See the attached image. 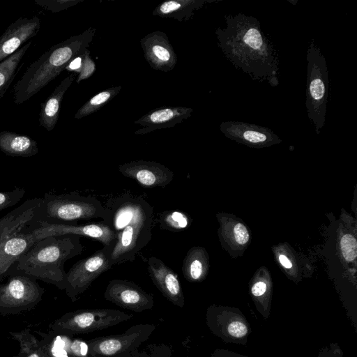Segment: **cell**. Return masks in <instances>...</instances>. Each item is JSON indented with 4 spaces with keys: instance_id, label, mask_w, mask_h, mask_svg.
<instances>
[{
    "instance_id": "6da1fadb",
    "label": "cell",
    "mask_w": 357,
    "mask_h": 357,
    "mask_svg": "<svg viewBox=\"0 0 357 357\" xmlns=\"http://www.w3.org/2000/svg\"><path fill=\"white\" fill-rule=\"evenodd\" d=\"M225 19L226 26L215 31L218 45L224 55L252 79L278 86V54L258 20L243 13L227 15Z\"/></svg>"
},
{
    "instance_id": "7a4b0ae2",
    "label": "cell",
    "mask_w": 357,
    "mask_h": 357,
    "mask_svg": "<svg viewBox=\"0 0 357 357\" xmlns=\"http://www.w3.org/2000/svg\"><path fill=\"white\" fill-rule=\"evenodd\" d=\"M105 216L101 221L116 236L110 264L132 261L152 237L153 208L141 196L126 192L112 198L105 205Z\"/></svg>"
},
{
    "instance_id": "3957f363",
    "label": "cell",
    "mask_w": 357,
    "mask_h": 357,
    "mask_svg": "<svg viewBox=\"0 0 357 357\" xmlns=\"http://www.w3.org/2000/svg\"><path fill=\"white\" fill-rule=\"evenodd\" d=\"M80 237L72 234L51 236L36 241L14 264L11 272L21 273L65 289L64 264L82 252Z\"/></svg>"
},
{
    "instance_id": "277c9868",
    "label": "cell",
    "mask_w": 357,
    "mask_h": 357,
    "mask_svg": "<svg viewBox=\"0 0 357 357\" xmlns=\"http://www.w3.org/2000/svg\"><path fill=\"white\" fill-rule=\"evenodd\" d=\"M96 29L89 27L82 33L53 45L26 70L13 88L14 101L20 105L29 100L55 79L92 42Z\"/></svg>"
},
{
    "instance_id": "5b68a950",
    "label": "cell",
    "mask_w": 357,
    "mask_h": 357,
    "mask_svg": "<svg viewBox=\"0 0 357 357\" xmlns=\"http://www.w3.org/2000/svg\"><path fill=\"white\" fill-rule=\"evenodd\" d=\"M105 206L96 198L82 196L76 192L55 195L45 193L40 198L35 222L52 224H77L105 216Z\"/></svg>"
},
{
    "instance_id": "8992f818",
    "label": "cell",
    "mask_w": 357,
    "mask_h": 357,
    "mask_svg": "<svg viewBox=\"0 0 357 357\" xmlns=\"http://www.w3.org/2000/svg\"><path fill=\"white\" fill-rule=\"evenodd\" d=\"M305 106L308 119L319 134L326 121L329 79L326 61L321 50L312 40L307 50Z\"/></svg>"
},
{
    "instance_id": "52a82bcc",
    "label": "cell",
    "mask_w": 357,
    "mask_h": 357,
    "mask_svg": "<svg viewBox=\"0 0 357 357\" xmlns=\"http://www.w3.org/2000/svg\"><path fill=\"white\" fill-rule=\"evenodd\" d=\"M45 291L36 279L11 272L7 281L0 284V314H17L33 309Z\"/></svg>"
},
{
    "instance_id": "ba28073f",
    "label": "cell",
    "mask_w": 357,
    "mask_h": 357,
    "mask_svg": "<svg viewBox=\"0 0 357 357\" xmlns=\"http://www.w3.org/2000/svg\"><path fill=\"white\" fill-rule=\"evenodd\" d=\"M116 240L95 252L87 258L75 263L66 273L67 295L74 301L102 273L112 268L111 255Z\"/></svg>"
},
{
    "instance_id": "9c48e42d",
    "label": "cell",
    "mask_w": 357,
    "mask_h": 357,
    "mask_svg": "<svg viewBox=\"0 0 357 357\" xmlns=\"http://www.w3.org/2000/svg\"><path fill=\"white\" fill-rule=\"evenodd\" d=\"M24 230L31 234L36 241L51 236L77 235L95 239L103 245L110 244L116 240L115 234L102 222L90 224H52L35 222L28 225Z\"/></svg>"
},
{
    "instance_id": "30bf717a",
    "label": "cell",
    "mask_w": 357,
    "mask_h": 357,
    "mask_svg": "<svg viewBox=\"0 0 357 357\" xmlns=\"http://www.w3.org/2000/svg\"><path fill=\"white\" fill-rule=\"evenodd\" d=\"M107 310L77 311L66 313L50 324L51 332L58 335H73L105 328L114 324V314Z\"/></svg>"
},
{
    "instance_id": "8fae6325",
    "label": "cell",
    "mask_w": 357,
    "mask_h": 357,
    "mask_svg": "<svg viewBox=\"0 0 357 357\" xmlns=\"http://www.w3.org/2000/svg\"><path fill=\"white\" fill-rule=\"evenodd\" d=\"M119 171L145 188H165L174 178L171 169L154 161L139 160L126 162L119 166Z\"/></svg>"
},
{
    "instance_id": "7c38bea8",
    "label": "cell",
    "mask_w": 357,
    "mask_h": 357,
    "mask_svg": "<svg viewBox=\"0 0 357 357\" xmlns=\"http://www.w3.org/2000/svg\"><path fill=\"white\" fill-rule=\"evenodd\" d=\"M141 47L150 66L165 73L171 71L177 63L176 54L165 33L155 31L140 40Z\"/></svg>"
},
{
    "instance_id": "4fadbf2b",
    "label": "cell",
    "mask_w": 357,
    "mask_h": 357,
    "mask_svg": "<svg viewBox=\"0 0 357 357\" xmlns=\"http://www.w3.org/2000/svg\"><path fill=\"white\" fill-rule=\"evenodd\" d=\"M40 27L37 16L20 17L13 22L0 36V62L7 59L28 40L34 37Z\"/></svg>"
},
{
    "instance_id": "5bb4252c",
    "label": "cell",
    "mask_w": 357,
    "mask_h": 357,
    "mask_svg": "<svg viewBox=\"0 0 357 357\" xmlns=\"http://www.w3.org/2000/svg\"><path fill=\"white\" fill-rule=\"evenodd\" d=\"M193 109L183 106L162 107L153 109L136 120L134 123L142 128L136 135H146L153 131L169 128L190 117Z\"/></svg>"
},
{
    "instance_id": "9a60e30c",
    "label": "cell",
    "mask_w": 357,
    "mask_h": 357,
    "mask_svg": "<svg viewBox=\"0 0 357 357\" xmlns=\"http://www.w3.org/2000/svg\"><path fill=\"white\" fill-rule=\"evenodd\" d=\"M220 130L227 137L250 145L263 146L280 142L271 129L252 123L224 121Z\"/></svg>"
},
{
    "instance_id": "2e32d148",
    "label": "cell",
    "mask_w": 357,
    "mask_h": 357,
    "mask_svg": "<svg viewBox=\"0 0 357 357\" xmlns=\"http://www.w3.org/2000/svg\"><path fill=\"white\" fill-rule=\"evenodd\" d=\"M24 229L0 240V282L8 277L14 264L36 242Z\"/></svg>"
},
{
    "instance_id": "e0dca14e",
    "label": "cell",
    "mask_w": 357,
    "mask_h": 357,
    "mask_svg": "<svg viewBox=\"0 0 357 357\" xmlns=\"http://www.w3.org/2000/svg\"><path fill=\"white\" fill-rule=\"evenodd\" d=\"M147 265L153 284L162 294L174 303H183V296L177 274L155 257H149Z\"/></svg>"
},
{
    "instance_id": "ac0fdd59",
    "label": "cell",
    "mask_w": 357,
    "mask_h": 357,
    "mask_svg": "<svg viewBox=\"0 0 357 357\" xmlns=\"http://www.w3.org/2000/svg\"><path fill=\"white\" fill-rule=\"evenodd\" d=\"M105 297L117 304L137 310L147 307L152 303V296L134 283L121 280H112L107 287Z\"/></svg>"
},
{
    "instance_id": "d6986e66",
    "label": "cell",
    "mask_w": 357,
    "mask_h": 357,
    "mask_svg": "<svg viewBox=\"0 0 357 357\" xmlns=\"http://www.w3.org/2000/svg\"><path fill=\"white\" fill-rule=\"evenodd\" d=\"M238 310H219L217 315L218 334L226 342L243 343L247 340L249 326Z\"/></svg>"
},
{
    "instance_id": "ffe728a7",
    "label": "cell",
    "mask_w": 357,
    "mask_h": 357,
    "mask_svg": "<svg viewBox=\"0 0 357 357\" xmlns=\"http://www.w3.org/2000/svg\"><path fill=\"white\" fill-rule=\"evenodd\" d=\"M40 198L26 200L0 219V240L20 231L34 222Z\"/></svg>"
},
{
    "instance_id": "44dd1931",
    "label": "cell",
    "mask_w": 357,
    "mask_h": 357,
    "mask_svg": "<svg viewBox=\"0 0 357 357\" xmlns=\"http://www.w3.org/2000/svg\"><path fill=\"white\" fill-rule=\"evenodd\" d=\"M77 74L72 73L54 89L45 102L40 105L39 124L48 131L52 130L59 116L61 103L65 93L73 84Z\"/></svg>"
},
{
    "instance_id": "7402d4cb",
    "label": "cell",
    "mask_w": 357,
    "mask_h": 357,
    "mask_svg": "<svg viewBox=\"0 0 357 357\" xmlns=\"http://www.w3.org/2000/svg\"><path fill=\"white\" fill-rule=\"evenodd\" d=\"M215 1L208 0H169L158 4L153 10V16L172 18L177 21L187 22L192 19L195 13L206 3Z\"/></svg>"
},
{
    "instance_id": "603a6c76",
    "label": "cell",
    "mask_w": 357,
    "mask_h": 357,
    "mask_svg": "<svg viewBox=\"0 0 357 357\" xmlns=\"http://www.w3.org/2000/svg\"><path fill=\"white\" fill-rule=\"evenodd\" d=\"M0 150L13 157H31L38 152L36 141L29 136L10 131L0 132Z\"/></svg>"
},
{
    "instance_id": "cb8c5ba5",
    "label": "cell",
    "mask_w": 357,
    "mask_h": 357,
    "mask_svg": "<svg viewBox=\"0 0 357 357\" xmlns=\"http://www.w3.org/2000/svg\"><path fill=\"white\" fill-rule=\"evenodd\" d=\"M31 44V40L22 46L13 54L0 62V99L4 96L13 82L18 66Z\"/></svg>"
},
{
    "instance_id": "d4e9b609",
    "label": "cell",
    "mask_w": 357,
    "mask_h": 357,
    "mask_svg": "<svg viewBox=\"0 0 357 357\" xmlns=\"http://www.w3.org/2000/svg\"><path fill=\"white\" fill-rule=\"evenodd\" d=\"M203 251L200 248H192L183 259L182 272L190 282H197L202 279L206 264Z\"/></svg>"
},
{
    "instance_id": "484cf974",
    "label": "cell",
    "mask_w": 357,
    "mask_h": 357,
    "mask_svg": "<svg viewBox=\"0 0 357 357\" xmlns=\"http://www.w3.org/2000/svg\"><path fill=\"white\" fill-rule=\"evenodd\" d=\"M121 86H113L96 94L77 110L75 114V118L79 119L99 110L113 99L121 91Z\"/></svg>"
},
{
    "instance_id": "4316f807",
    "label": "cell",
    "mask_w": 357,
    "mask_h": 357,
    "mask_svg": "<svg viewBox=\"0 0 357 357\" xmlns=\"http://www.w3.org/2000/svg\"><path fill=\"white\" fill-rule=\"evenodd\" d=\"M158 223L162 230L178 232L189 227L190 218L183 211L168 210L160 214Z\"/></svg>"
},
{
    "instance_id": "83f0119b",
    "label": "cell",
    "mask_w": 357,
    "mask_h": 357,
    "mask_svg": "<svg viewBox=\"0 0 357 357\" xmlns=\"http://www.w3.org/2000/svg\"><path fill=\"white\" fill-rule=\"evenodd\" d=\"M10 336L20 343L21 354L36 349L40 346V340L30 333L29 328H25L20 332H9Z\"/></svg>"
},
{
    "instance_id": "f1b7e54d",
    "label": "cell",
    "mask_w": 357,
    "mask_h": 357,
    "mask_svg": "<svg viewBox=\"0 0 357 357\" xmlns=\"http://www.w3.org/2000/svg\"><path fill=\"white\" fill-rule=\"evenodd\" d=\"M83 0H35L34 2L38 6L45 8L52 13L61 12L73 7Z\"/></svg>"
},
{
    "instance_id": "f546056e",
    "label": "cell",
    "mask_w": 357,
    "mask_h": 357,
    "mask_svg": "<svg viewBox=\"0 0 357 357\" xmlns=\"http://www.w3.org/2000/svg\"><path fill=\"white\" fill-rule=\"evenodd\" d=\"M24 189L16 188L11 191H0V211L16 205L24 197Z\"/></svg>"
},
{
    "instance_id": "4dcf8cb0",
    "label": "cell",
    "mask_w": 357,
    "mask_h": 357,
    "mask_svg": "<svg viewBox=\"0 0 357 357\" xmlns=\"http://www.w3.org/2000/svg\"><path fill=\"white\" fill-rule=\"evenodd\" d=\"M340 247L342 255L347 261H351L356 258L357 242L353 236L344 235L340 241Z\"/></svg>"
},
{
    "instance_id": "1f68e13d",
    "label": "cell",
    "mask_w": 357,
    "mask_h": 357,
    "mask_svg": "<svg viewBox=\"0 0 357 357\" xmlns=\"http://www.w3.org/2000/svg\"><path fill=\"white\" fill-rule=\"evenodd\" d=\"M96 70V66L94 61L90 55V51L86 49L84 52L81 70L76 79L78 84L81 81L89 78L93 75Z\"/></svg>"
},
{
    "instance_id": "d6a6232c",
    "label": "cell",
    "mask_w": 357,
    "mask_h": 357,
    "mask_svg": "<svg viewBox=\"0 0 357 357\" xmlns=\"http://www.w3.org/2000/svg\"><path fill=\"white\" fill-rule=\"evenodd\" d=\"M121 346V342L119 340L107 339L99 343L98 351L105 355H112L119 351Z\"/></svg>"
},
{
    "instance_id": "836d02e7",
    "label": "cell",
    "mask_w": 357,
    "mask_h": 357,
    "mask_svg": "<svg viewBox=\"0 0 357 357\" xmlns=\"http://www.w3.org/2000/svg\"><path fill=\"white\" fill-rule=\"evenodd\" d=\"M235 240L238 244H245L250 238L246 227L241 223H238L234 228Z\"/></svg>"
},
{
    "instance_id": "e575fe53",
    "label": "cell",
    "mask_w": 357,
    "mask_h": 357,
    "mask_svg": "<svg viewBox=\"0 0 357 357\" xmlns=\"http://www.w3.org/2000/svg\"><path fill=\"white\" fill-rule=\"evenodd\" d=\"M10 357H51L43 345L40 343V346L36 349L31 350L30 351L26 353H18L16 356H10Z\"/></svg>"
},
{
    "instance_id": "d590c367",
    "label": "cell",
    "mask_w": 357,
    "mask_h": 357,
    "mask_svg": "<svg viewBox=\"0 0 357 357\" xmlns=\"http://www.w3.org/2000/svg\"><path fill=\"white\" fill-rule=\"evenodd\" d=\"M71 352L78 356H86L88 351V346L84 342L75 340L70 346Z\"/></svg>"
},
{
    "instance_id": "8d00e7d4",
    "label": "cell",
    "mask_w": 357,
    "mask_h": 357,
    "mask_svg": "<svg viewBox=\"0 0 357 357\" xmlns=\"http://www.w3.org/2000/svg\"><path fill=\"white\" fill-rule=\"evenodd\" d=\"M84 52L73 59L67 65V66L65 68V70L75 74H79L81 70Z\"/></svg>"
},
{
    "instance_id": "74e56055",
    "label": "cell",
    "mask_w": 357,
    "mask_h": 357,
    "mask_svg": "<svg viewBox=\"0 0 357 357\" xmlns=\"http://www.w3.org/2000/svg\"><path fill=\"white\" fill-rule=\"evenodd\" d=\"M267 290V285L264 282L259 281L255 282L252 288V294L255 297H259L263 296Z\"/></svg>"
},
{
    "instance_id": "f35d334b",
    "label": "cell",
    "mask_w": 357,
    "mask_h": 357,
    "mask_svg": "<svg viewBox=\"0 0 357 357\" xmlns=\"http://www.w3.org/2000/svg\"><path fill=\"white\" fill-rule=\"evenodd\" d=\"M279 261L285 268H290L292 267L291 262L284 255H281L279 256Z\"/></svg>"
},
{
    "instance_id": "ab89813d",
    "label": "cell",
    "mask_w": 357,
    "mask_h": 357,
    "mask_svg": "<svg viewBox=\"0 0 357 357\" xmlns=\"http://www.w3.org/2000/svg\"><path fill=\"white\" fill-rule=\"evenodd\" d=\"M221 357H247L229 351H221Z\"/></svg>"
}]
</instances>
